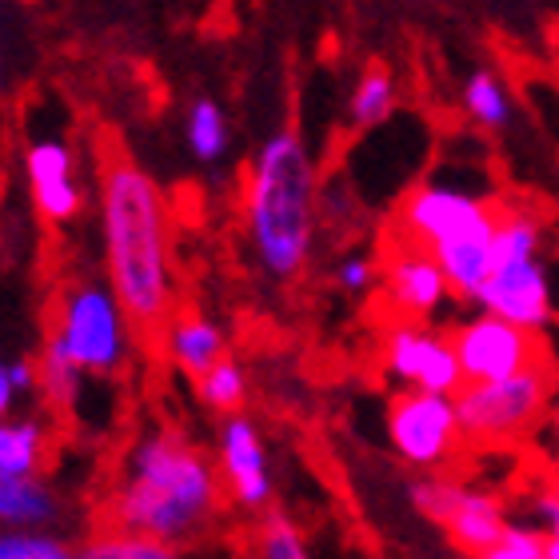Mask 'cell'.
<instances>
[{
  "mask_svg": "<svg viewBox=\"0 0 559 559\" xmlns=\"http://www.w3.org/2000/svg\"><path fill=\"white\" fill-rule=\"evenodd\" d=\"M100 269L144 340H156L180 308L176 236L168 192L120 140L96 148Z\"/></svg>",
  "mask_w": 559,
  "mask_h": 559,
  "instance_id": "1",
  "label": "cell"
},
{
  "mask_svg": "<svg viewBox=\"0 0 559 559\" xmlns=\"http://www.w3.org/2000/svg\"><path fill=\"white\" fill-rule=\"evenodd\" d=\"M228 496L216 455L173 424L129 436L100 496L105 527L192 548L224 524Z\"/></svg>",
  "mask_w": 559,
  "mask_h": 559,
  "instance_id": "2",
  "label": "cell"
},
{
  "mask_svg": "<svg viewBox=\"0 0 559 559\" xmlns=\"http://www.w3.org/2000/svg\"><path fill=\"white\" fill-rule=\"evenodd\" d=\"M320 173L296 129L264 136L240 176V236L248 260L272 288L300 284L320 236Z\"/></svg>",
  "mask_w": 559,
  "mask_h": 559,
  "instance_id": "3",
  "label": "cell"
},
{
  "mask_svg": "<svg viewBox=\"0 0 559 559\" xmlns=\"http://www.w3.org/2000/svg\"><path fill=\"white\" fill-rule=\"evenodd\" d=\"M496 221H500V200L491 192L448 176H428L400 200L392 236L428 248L440 260L455 300L472 304L491 272Z\"/></svg>",
  "mask_w": 559,
  "mask_h": 559,
  "instance_id": "4",
  "label": "cell"
},
{
  "mask_svg": "<svg viewBox=\"0 0 559 559\" xmlns=\"http://www.w3.org/2000/svg\"><path fill=\"white\" fill-rule=\"evenodd\" d=\"M544 248H548V228L539 212L524 204H500L491 272L472 308L503 316L527 332H548L556 324V284Z\"/></svg>",
  "mask_w": 559,
  "mask_h": 559,
  "instance_id": "5",
  "label": "cell"
},
{
  "mask_svg": "<svg viewBox=\"0 0 559 559\" xmlns=\"http://www.w3.org/2000/svg\"><path fill=\"white\" fill-rule=\"evenodd\" d=\"M45 336L69 352V360L88 380L129 376L140 344H144L140 328L124 312V304L105 280V272L100 276H72L60 284L52 296Z\"/></svg>",
  "mask_w": 559,
  "mask_h": 559,
  "instance_id": "6",
  "label": "cell"
},
{
  "mask_svg": "<svg viewBox=\"0 0 559 559\" xmlns=\"http://www.w3.org/2000/svg\"><path fill=\"white\" fill-rule=\"evenodd\" d=\"M556 392V364L539 360L500 380H464L455 392V412L472 448H503L544 428Z\"/></svg>",
  "mask_w": 559,
  "mask_h": 559,
  "instance_id": "7",
  "label": "cell"
},
{
  "mask_svg": "<svg viewBox=\"0 0 559 559\" xmlns=\"http://www.w3.org/2000/svg\"><path fill=\"white\" fill-rule=\"evenodd\" d=\"M408 500L467 559L491 548L512 524V515H508V508H503L496 491L467 484V479L443 476V472H416L408 484Z\"/></svg>",
  "mask_w": 559,
  "mask_h": 559,
  "instance_id": "8",
  "label": "cell"
},
{
  "mask_svg": "<svg viewBox=\"0 0 559 559\" xmlns=\"http://www.w3.org/2000/svg\"><path fill=\"white\" fill-rule=\"evenodd\" d=\"M384 436L400 464H408L412 472H443L467 448L455 396L419 388H396L384 408Z\"/></svg>",
  "mask_w": 559,
  "mask_h": 559,
  "instance_id": "9",
  "label": "cell"
},
{
  "mask_svg": "<svg viewBox=\"0 0 559 559\" xmlns=\"http://www.w3.org/2000/svg\"><path fill=\"white\" fill-rule=\"evenodd\" d=\"M380 372L388 384L419 388V392L455 396L464 388L452 332L436 328L431 320H388L380 332Z\"/></svg>",
  "mask_w": 559,
  "mask_h": 559,
  "instance_id": "10",
  "label": "cell"
},
{
  "mask_svg": "<svg viewBox=\"0 0 559 559\" xmlns=\"http://www.w3.org/2000/svg\"><path fill=\"white\" fill-rule=\"evenodd\" d=\"M212 455L221 467L228 508L245 515L269 512L276 500V472H272L269 440H264V428L257 419L248 412L221 416L216 436H212Z\"/></svg>",
  "mask_w": 559,
  "mask_h": 559,
  "instance_id": "11",
  "label": "cell"
},
{
  "mask_svg": "<svg viewBox=\"0 0 559 559\" xmlns=\"http://www.w3.org/2000/svg\"><path fill=\"white\" fill-rule=\"evenodd\" d=\"M448 332H452L464 380H500V376L524 372L532 364L548 360L544 332H527V328L496 312H484V308L455 320Z\"/></svg>",
  "mask_w": 559,
  "mask_h": 559,
  "instance_id": "12",
  "label": "cell"
},
{
  "mask_svg": "<svg viewBox=\"0 0 559 559\" xmlns=\"http://www.w3.org/2000/svg\"><path fill=\"white\" fill-rule=\"evenodd\" d=\"M380 296L392 320H436L455 300L440 260L400 236H388L380 252Z\"/></svg>",
  "mask_w": 559,
  "mask_h": 559,
  "instance_id": "13",
  "label": "cell"
},
{
  "mask_svg": "<svg viewBox=\"0 0 559 559\" xmlns=\"http://www.w3.org/2000/svg\"><path fill=\"white\" fill-rule=\"evenodd\" d=\"M24 180H28L33 212L48 228H69L81 221V160L64 136H36L33 144H24Z\"/></svg>",
  "mask_w": 559,
  "mask_h": 559,
  "instance_id": "14",
  "label": "cell"
},
{
  "mask_svg": "<svg viewBox=\"0 0 559 559\" xmlns=\"http://www.w3.org/2000/svg\"><path fill=\"white\" fill-rule=\"evenodd\" d=\"M156 344H160L164 360L173 364L180 376H188V380H200L212 364L228 356V332H224L221 320H212L209 312L188 308V304H180L168 316V324L160 328Z\"/></svg>",
  "mask_w": 559,
  "mask_h": 559,
  "instance_id": "15",
  "label": "cell"
},
{
  "mask_svg": "<svg viewBox=\"0 0 559 559\" xmlns=\"http://www.w3.org/2000/svg\"><path fill=\"white\" fill-rule=\"evenodd\" d=\"M64 524V496L40 476H4L0 472V527L21 532H57Z\"/></svg>",
  "mask_w": 559,
  "mask_h": 559,
  "instance_id": "16",
  "label": "cell"
},
{
  "mask_svg": "<svg viewBox=\"0 0 559 559\" xmlns=\"http://www.w3.org/2000/svg\"><path fill=\"white\" fill-rule=\"evenodd\" d=\"M57 452V428L48 412H12L0 419V472L4 476H40Z\"/></svg>",
  "mask_w": 559,
  "mask_h": 559,
  "instance_id": "17",
  "label": "cell"
},
{
  "mask_svg": "<svg viewBox=\"0 0 559 559\" xmlns=\"http://www.w3.org/2000/svg\"><path fill=\"white\" fill-rule=\"evenodd\" d=\"M460 108L479 132H503L515 120V96L496 69H472L460 88Z\"/></svg>",
  "mask_w": 559,
  "mask_h": 559,
  "instance_id": "18",
  "label": "cell"
},
{
  "mask_svg": "<svg viewBox=\"0 0 559 559\" xmlns=\"http://www.w3.org/2000/svg\"><path fill=\"white\" fill-rule=\"evenodd\" d=\"M400 108V84L392 76V69L384 64H368V69L356 76L348 96V124L356 132H372L384 129L388 120L396 117Z\"/></svg>",
  "mask_w": 559,
  "mask_h": 559,
  "instance_id": "19",
  "label": "cell"
},
{
  "mask_svg": "<svg viewBox=\"0 0 559 559\" xmlns=\"http://www.w3.org/2000/svg\"><path fill=\"white\" fill-rule=\"evenodd\" d=\"M36 376H40V384H36V396L45 404L48 412H72L76 408V400H81L84 384H88V376L69 360V352L52 344L45 336L40 352H36Z\"/></svg>",
  "mask_w": 559,
  "mask_h": 559,
  "instance_id": "20",
  "label": "cell"
},
{
  "mask_svg": "<svg viewBox=\"0 0 559 559\" xmlns=\"http://www.w3.org/2000/svg\"><path fill=\"white\" fill-rule=\"evenodd\" d=\"M185 144L200 164H216L228 156L233 129H228V112H224L221 100L197 96V100L185 108Z\"/></svg>",
  "mask_w": 559,
  "mask_h": 559,
  "instance_id": "21",
  "label": "cell"
},
{
  "mask_svg": "<svg viewBox=\"0 0 559 559\" xmlns=\"http://www.w3.org/2000/svg\"><path fill=\"white\" fill-rule=\"evenodd\" d=\"M248 559H316L308 548V536L288 512L269 508V512L252 515L248 527Z\"/></svg>",
  "mask_w": 559,
  "mask_h": 559,
  "instance_id": "22",
  "label": "cell"
},
{
  "mask_svg": "<svg viewBox=\"0 0 559 559\" xmlns=\"http://www.w3.org/2000/svg\"><path fill=\"white\" fill-rule=\"evenodd\" d=\"M192 388H197L200 404H204L209 412H216V416H228V412H245L248 392H252V384H248V368L236 360L233 352H228L224 360L212 364V368L200 376V380H192Z\"/></svg>",
  "mask_w": 559,
  "mask_h": 559,
  "instance_id": "23",
  "label": "cell"
},
{
  "mask_svg": "<svg viewBox=\"0 0 559 559\" xmlns=\"http://www.w3.org/2000/svg\"><path fill=\"white\" fill-rule=\"evenodd\" d=\"M84 559H185V548L160 544L152 536H136V532H120V527H105L81 544Z\"/></svg>",
  "mask_w": 559,
  "mask_h": 559,
  "instance_id": "24",
  "label": "cell"
},
{
  "mask_svg": "<svg viewBox=\"0 0 559 559\" xmlns=\"http://www.w3.org/2000/svg\"><path fill=\"white\" fill-rule=\"evenodd\" d=\"M0 559H84V556H81V544H69L57 532L0 527Z\"/></svg>",
  "mask_w": 559,
  "mask_h": 559,
  "instance_id": "25",
  "label": "cell"
},
{
  "mask_svg": "<svg viewBox=\"0 0 559 559\" xmlns=\"http://www.w3.org/2000/svg\"><path fill=\"white\" fill-rule=\"evenodd\" d=\"M544 544H548V536H544V527L536 520H512L508 532L491 548H484L472 559H548Z\"/></svg>",
  "mask_w": 559,
  "mask_h": 559,
  "instance_id": "26",
  "label": "cell"
},
{
  "mask_svg": "<svg viewBox=\"0 0 559 559\" xmlns=\"http://www.w3.org/2000/svg\"><path fill=\"white\" fill-rule=\"evenodd\" d=\"M332 280L344 296H368V292L380 288V260L372 252H348V257L336 260Z\"/></svg>",
  "mask_w": 559,
  "mask_h": 559,
  "instance_id": "27",
  "label": "cell"
},
{
  "mask_svg": "<svg viewBox=\"0 0 559 559\" xmlns=\"http://www.w3.org/2000/svg\"><path fill=\"white\" fill-rule=\"evenodd\" d=\"M527 508H532V520L544 527V536L559 539V476L536 484L532 496H527Z\"/></svg>",
  "mask_w": 559,
  "mask_h": 559,
  "instance_id": "28",
  "label": "cell"
},
{
  "mask_svg": "<svg viewBox=\"0 0 559 559\" xmlns=\"http://www.w3.org/2000/svg\"><path fill=\"white\" fill-rule=\"evenodd\" d=\"M9 372H12V384L21 396H36V384H40V376H36V356H16L9 360Z\"/></svg>",
  "mask_w": 559,
  "mask_h": 559,
  "instance_id": "29",
  "label": "cell"
},
{
  "mask_svg": "<svg viewBox=\"0 0 559 559\" xmlns=\"http://www.w3.org/2000/svg\"><path fill=\"white\" fill-rule=\"evenodd\" d=\"M539 431H544V448H548V460L559 476V392H556V400H551V412H548V419H544V428Z\"/></svg>",
  "mask_w": 559,
  "mask_h": 559,
  "instance_id": "30",
  "label": "cell"
},
{
  "mask_svg": "<svg viewBox=\"0 0 559 559\" xmlns=\"http://www.w3.org/2000/svg\"><path fill=\"white\" fill-rule=\"evenodd\" d=\"M21 392H16V384H12V372H9V360H0V419L12 416L16 412V404H21Z\"/></svg>",
  "mask_w": 559,
  "mask_h": 559,
  "instance_id": "31",
  "label": "cell"
},
{
  "mask_svg": "<svg viewBox=\"0 0 559 559\" xmlns=\"http://www.w3.org/2000/svg\"><path fill=\"white\" fill-rule=\"evenodd\" d=\"M9 93V52H4V36H0V100Z\"/></svg>",
  "mask_w": 559,
  "mask_h": 559,
  "instance_id": "32",
  "label": "cell"
},
{
  "mask_svg": "<svg viewBox=\"0 0 559 559\" xmlns=\"http://www.w3.org/2000/svg\"><path fill=\"white\" fill-rule=\"evenodd\" d=\"M544 551H548V559H559V539L548 536V544H544Z\"/></svg>",
  "mask_w": 559,
  "mask_h": 559,
  "instance_id": "33",
  "label": "cell"
}]
</instances>
